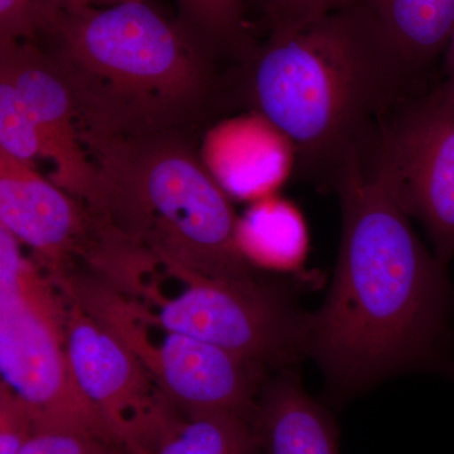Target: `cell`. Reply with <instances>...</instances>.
<instances>
[{"label": "cell", "mask_w": 454, "mask_h": 454, "mask_svg": "<svg viewBox=\"0 0 454 454\" xmlns=\"http://www.w3.org/2000/svg\"><path fill=\"white\" fill-rule=\"evenodd\" d=\"M342 211L339 260L321 309L309 313L307 355L340 405L395 373L439 364L448 336L446 267L367 152L334 181Z\"/></svg>", "instance_id": "1"}, {"label": "cell", "mask_w": 454, "mask_h": 454, "mask_svg": "<svg viewBox=\"0 0 454 454\" xmlns=\"http://www.w3.org/2000/svg\"><path fill=\"white\" fill-rule=\"evenodd\" d=\"M250 67L256 112L291 142L306 173L333 184L349 158L369 149L411 73L365 0L271 28Z\"/></svg>", "instance_id": "2"}, {"label": "cell", "mask_w": 454, "mask_h": 454, "mask_svg": "<svg viewBox=\"0 0 454 454\" xmlns=\"http://www.w3.org/2000/svg\"><path fill=\"white\" fill-rule=\"evenodd\" d=\"M38 35L52 42L47 52L70 85L82 131H178L210 90L202 41L145 0L80 9L46 0Z\"/></svg>", "instance_id": "3"}, {"label": "cell", "mask_w": 454, "mask_h": 454, "mask_svg": "<svg viewBox=\"0 0 454 454\" xmlns=\"http://www.w3.org/2000/svg\"><path fill=\"white\" fill-rule=\"evenodd\" d=\"M82 137L104 179L92 212L98 223L158 267L239 282L262 278L239 247L230 196L178 131Z\"/></svg>", "instance_id": "4"}, {"label": "cell", "mask_w": 454, "mask_h": 454, "mask_svg": "<svg viewBox=\"0 0 454 454\" xmlns=\"http://www.w3.org/2000/svg\"><path fill=\"white\" fill-rule=\"evenodd\" d=\"M68 306L70 298L0 226L2 381L32 409L38 430H82L119 442L74 379L67 348Z\"/></svg>", "instance_id": "5"}, {"label": "cell", "mask_w": 454, "mask_h": 454, "mask_svg": "<svg viewBox=\"0 0 454 454\" xmlns=\"http://www.w3.org/2000/svg\"><path fill=\"white\" fill-rule=\"evenodd\" d=\"M181 283L166 297L149 282L137 312L148 324L196 337L253 361L270 373L294 369L307 355L309 313L291 293L262 278L217 279L182 269H164Z\"/></svg>", "instance_id": "6"}, {"label": "cell", "mask_w": 454, "mask_h": 454, "mask_svg": "<svg viewBox=\"0 0 454 454\" xmlns=\"http://www.w3.org/2000/svg\"><path fill=\"white\" fill-rule=\"evenodd\" d=\"M80 304L118 334L184 417L230 413L255 423L260 394L270 372L227 349L163 331L155 342L127 297L106 286H90Z\"/></svg>", "instance_id": "7"}, {"label": "cell", "mask_w": 454, "mask_h": 454, "mask_svg": "<svg viewBox=\"0 0 454 454\" xmlns=\"http://www.w3.org/2000/svg\"><path fill=\"white\" fill-rule=\"evenodd\" d=\"M372 160L448 264L454 255V104L438 91L405 103L381 122Z\"/></svg>", "instance_id": "8"}, {"label": "cell", "mask_w": 454, "mask_h": 454, "mask_svg": "<svg viewBox=\"0 0 454 454\" xmlns=\"http://www.w3.org/2000/svg\"><path fill=\"white\" fill-rule=\"evenodd\" d=\"M67 348L80 390L114 437L133 454H153L184 415L127 343L71 298Z\"/></svg>", "instance_id": "9"}, {"label": "cell", "mask_w": 454, "mask_h": 454, "mask_svg": "<svg viewBox=\"0 0 454 454\" xmlns=\"http://www.w3.org/2000/svg\"><path fill=\"white\" fill-rule=\"evenodd\" d=\"M0 226L29 247L56 284L103 271L118 235L89 208L38 172L0 153Z\"/></svg>", "instance_id": "10"}, {"label": "cell", "mask_w": 454, "mask_h": 454, "mask_svg": "<svg viewBox=\"0 0 454 454\" xmlns=\"http://www.w3.org/2000/svg\"><path fill=\"white\" fill-rule=\"evenodd\" d=\"M0 73L31 109L41 160L52 164L51 181L94 211L103 199V176L83 145L76 101L55 59L33 41L0 42Z\"/></svg>", "instance_id": "11"}, {"label": "cell", "mask_w": 454, "mask_h": 454, "mask_svg": "<svg viewBox=\"0 0 454 454\" xmlns=\"http://www.w3.org/2000/svg\"><path fill=\"white\" fill-rule=\"evenodd\" d=\"M197 152L227 195L249 201L273 195L295 158L291 142L258 112L217 122Z\"/></svg>", "instance_id": "12"}, {"label": "cell", "mask_w": 454, "mask_h": 454, "mask_svg": "<svg viewBox=\"0 0 454 454\" xmlns=\"http://www.w3.org/2000/svg\"><path fill=\"white\" fill-rule=\"evenodd\" d=\"M255 429L262 454H340L333 415L307 394L294 369L262 387Z\"/></svg>", "instance_id": "13"}, {"label": "cell", "mask_w": 454, "mask_h": 454, "mask_svg": "<svg viewBox=\"0 0 454 454\" xmlns=\"http://www.w3.org/2000/svg\"><path fill=\"white\" fill-rule=\"evenodd\" d=\"M385 40L411 71L444 50L454 28V0H365Z\"/></svg>", "instance_id": "14"}, {"label": "cell", "mask_w": 454, "mask_h": 454, "mask_svg": "<svg viewBox=\"0 0 454 454\" xmlns=\"http://www.w3.org/2000/svg\"><path fill=\"white\" fill-rule=\"evenodd\" d=\"M236 239L245 258L255 267H297L309 249L306 223L300 211L274 195L254 201L239 217Z\"/></svg>", "instance_id": "15"}, {"label": "cell", "mask_w": 454, "mask_h": 454, "mask_svg": "<svg viewBox=\"0 0 454 454\" xmlns=\"http://www.w3.org/2000/svg\"><path fill=\"white\" fill-rule=\"evenodd\" d=\"M153 454H262L255 423L230 413L190 415Z\"/></svg>", "instance_id": "16"}, {"label": "cell", "mask_w": 454, "mask_h": 454, "mask_svg": "<svg viewBox=\"0 0 454 454\" xmlns=\"http://www.w3.org/2000/svg\"><path fill=\"white\" fill-rule=\"evenodd\" d=\"M184 26L202 42L243 46L247 27L243 0H177Z\"/></svg>", "instance_id": "17"}, {"label": "cell", "mask_w": 454, "mask_h": 454, "mask_svg": "<svg viewBox=\"0 0 454 454\" xmlns=\"http://www.w3.org/2000/svg\"><path fill=\"white\" fill-rule=\"evenodd\" d=\"M0 153L35 164L41 158L37 124L11 77L0 73Z\"/></svg>", "instance_id": "18"}, {"label": "cell", "mask_w": 454, "mask_h": 454, "mask_svg": "<svg viewBox=\"0 0 454 454\" xmlns=\"http://www.w3.org/2000/svg\"><path fill=\"white\" fill-rule=\"evenodd\" d=\"M20 454H133L119 442L73 429H40Z\"/></svg>", "instance_id": "19"}, {"label": "cell", "mask_w": 454, "mask_h": 454, "mask_svg": "<svg viewBox=\"0 0 454 454\" xmlns=\"http://www.w3.org/2000/svg\"><path fill=\"white\" fill-rule=\"evenodd\" d=\"M37 430L29 405L0 381V454H20Z\"/></svg>", "instance_id": "20"}, {"label": "cell", "mask_w": 454, "mask_h": 454, "mask_svg": "<svg viewBox=\"0 0 454 454\" xmlns=\"http://www.w3.org/2000/svg\"><path fill=\"white\" fill-rule=\"evenodd\" d=\"M271 28L312 22L348 7L354 0H262Z\"/></svg>", "instance_id": "21"}, {"label": "cell", "mask_w": 454, "mask_h": 454, "mask_svg": "<svg viewBox=\"0 0 454 454\" xmlns=\"http://www.w3.org/2000/svg\"><path fill=\"white\" fill-rule=\"evenodd\" d=\"M46 0H0V42L33 41L38 17Z\"/></svg>", "instance_id": "22"}, {"label": "cell", "mask_w": 454, "mask_h": 454, "mask_svg": "<svg viewBox=\"0 0 454 454\" xmlns=\"http://www.w3.org/2000/svg\"><path fill=\"white\" fill-rule=\"evenodd\" d=\"M444 56V80L441 88L437 90L439 94L448 101L454 104V28L452 35L443 52Z\"/></svg>", "instance_id": "23"}, {"label": "cell", "mask_w": 454, "mask_h": 454, "mask_svg": "<svg viewBox=\"0 0 454 454\" xmlns=\"http://www.w3.org/2000/svg\"><path fill=\"white\" fill-rule=\"evenodd\" d=\"M62 7L70 9L106 8L127 2H142V0H57Z\"/></svg>", "instance_id": "24"}, {"label": "cell", "mask_w": 454, "mask_h": 454, "mask_svg": "<svg viewBox=\"0 0 454 454\" xmlns=\"http://www.w3.org/2000/svg\"><path fill=\"white\" fill-rule=\"evenodd\" d=\"M121 245H122V239H121ZM119 250H121V249H119ZM119 250H118V253H119ZM118 253H116V255H118ZM116 255H115V258H116ZM115 258H114V259H115ZM113 262H114V260H113ZM112 264H113V262H112ZM112 264H110V265H112ZM109 268H110V267H109ZM109 268H107V269H109ZM107 269H106V271H107ZM106 273H104V274H106ZM104 274H103V276H104ZM103 276H101V277H103ZM101 277H100V278H101ZM92 278H94V277H92Z\"/></svg>", "instance_id": "25"}]
</instances>
